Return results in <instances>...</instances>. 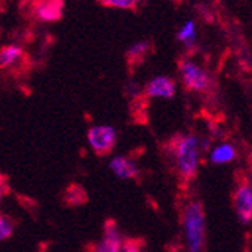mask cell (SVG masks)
<instances>
[{
	"mask_svg": "<svg viewBox=\"0 0 252 252\" xmlns=\"http://www.w3.org/2000/svg\"><path fill=\"white\" fill-rule=\"evenodd\" d=\"M178 178L185 183L195 180L199 168L201 142L195 134H175L169 141Z\"/></svg>",
	"mask_w": 252,
	"mask_h": 252,
	"instance_id": "obj_1",
	"label": "cell"
},
{
	"mask_svg": "<svg viewBox=\"0 0 252 252\" xmlns=\"http://www.w3.org/2000/svg\"><path fill=\"white\" fill-rule=\"evenodd\" d=\"M183 231L190 252H201L205 243V215L201 201H190L186 204L181 215Z\"/></svg>",
	"mask_w": 252,
	"mask_h": 252,
	"instance_id": "obj_2",
	"label": "cell"
},
{
	"mask_svg": "<svg viewBox=\"0 0 252 252\" xmlns=\"http://www.w3.org/2000/svg\"><path fill=\"white\" fill-rule=\"evenodd\" d=\"M178 71H180L183 86L188 91H193V93H209L213 85L210 74L189 59L180 61Z\"/></svg>",
	"mask_w": 252,
	"mask_h": 252,
	"instance_id": "obj_3",
	"label": "cell"
},
{
	"mask_svg": "<svg viewBox=\"0 0 252 252\" xmlns=\"http://www.w3.org/2000/svg\"><path fill=\"white\" fill-rule=\"evenodd\" d=\"M88 142L97 156H107L117 144V131L109 126H95L88 130Z\"/></svg>",
	"mask_w": 252,
	"mask_h": 252,
	"instance_id": "obj_4",
	"label": "cell"
},
{
	"mask_svg": "<svg viewBox=\"0 0 252 252\" xmlns=\"http://www.w3.org/2000/svg\"><path fill=\"white\" fill-rule=\"evenodd\" d=\"M233 202L242 223L248 225L252 218V188L248 177H242L239 180L233 195Z\"/></svg>",
	"mask_w": 252,
	"mask_h": 252,
	"instance_id": "obj_5",
	"label": "cell"
},
{
	"mask_svg": "<svg viewBox=\"0 0 252 252\" xmlns=\"http://www.w3.org/2000/svg\"><path fill=\"white\" fill-rule=\"evenodd\" d=\"M144 94L148 98H174L175 95V80L168 76L154 77L144 88Z\"/></svg>",
	"mask_w": 252,
	"mask_h": 252,
	"instance_id": "obj_6",
	"label": "cell"
},
{
	"mask_svg": "<svg viewBox=\"0 0 252 252\" xmlns=\"http://www.w3.org/2000/svg\"><path fill=\"white\" fill-rule=\"evenodd\" d=\"M33 12L41 21H58L62 18L63 2L61 0H50V2H35Z\"/></svg>",
	"mask_w": 252,
	"mask_h": 252,
	"instance_id": "obj_7",
	"label": "cell"
},
{
	"mask_svg": "<svg viewBox=\"0 0 252 252\" xmlns=\"http://www.w3.org/2000/svg\"><path fill=\"white\" fill-rule=\"evenodd\" d=\"M121 246L123 240L115 222H107L104 228V239L101 240V243H98L94 252H120Z\"/></svg>",
	"mask_w": 252,
	"mask_h": 252,
	"instance_id": "obj_8",
	"label": "cell"
},
{
	"mask_svg": "<svg viewBox=\"0 0 252 252\" xmlns=\"http://www.w3.org/2000/svg\"><path fill=\"white\" fill-rule=\"evenodd\" d=\"M110 169L115 172L117 177L123 178V180H134L139 177V168L137 165L130 160L128 157L124 156H117L112 158L110 162Z\"/></svg>",
	"mask_w": 252,
	"mask_h": 252,
	"instance_id": "obj_9",
	"label": "cell"
},
{
	"mask_svg": "<svg viewBox=\"0 0 252 252\" xmlns=\"http://www.w3.org/2000/svg\"><path fill=\"white\" fill-rule=\"evenodd\" d=\"M23 58H25V52L18 45H3L0 49V70H8V68L18 63Z\"/></svg>",
	"mask_w": 252,
	"mask_h": 252,
	"instance_id": "obj_10",
	"label": "cell"
},
{
	"mask_svg": "<svg viewBox=\"0 0 252 252\" xmlns=\"http://www.w3.org/2000/svg\"><path fill=\"white\" fill-rule=\"evenodd\" d=\"M236 157H237V151H236L234 145H231V144H222V145L216 147L210 154L212 163H216V165L230 163Z\"/></svg>",
	"mask_w": 252,
	"mask_h": 252,
	"instance_id": "obj_11",
	"label": "cell"
},
{
	"mask_svg": "<svg viewBox=\"0 0 252 252\" xmlns=\"http://www.w3.org/2000/svg\"><path fill=\"white\" fill-rule=\"evenodd\" d=\"M148 50H150V42H148V41L136 42V44L131 45V47H130V49L127 50V53H126L127 61H128L130 63H139V62L144 59V56L148 53Z\"/></svg>",
	"mask_w": 252,
	"mask_h": 252,
	"instance_id": "obj_12",
	"label": "cell"
},
{
	"mask_svg": "<svg viewBox=\"0 0 252 252\" xmlns=\"http://www.w3.org/2000/svg\"><path fill=\"white\" fill-rule=\"evenodd\" d=\"M88 195L85 192V189L79 185H71L65 190V202L70 204V205H79V204H83L86 201Z\"/></svg>",
	"mask_w": 252,
	"mask_h": 252,
	"instance_id": "obj_13",
	"label": "cell"
},
{
	"mask_svg": "<svg viewBox=\"0 0 252 252\" xmlns=\"http://www.w3.org/2000/svg\"><path fill=\"white\" fill-rule=\"evenodd\" d=\"M195 35H196V32H195V23L190 20V21H188L186 25L180 29V32L177 35V39L181 41L183 44H186V45H192L195 42Z\"/></svg>",
	"mask_w": 252,
	"mask_h": 252,
	"instance_id": "obj_14",
	"label": "cell"
},
{
	"mask_svg": "<svg viewBox=\"0 0 252 252\" xmlns=\"http://www.w3.org/2000/svg\"><path fill=\"white\" fill-rule=\"evenodd\" d=\"M101 6L104 8H117V9H126V11H136L139 2L136 0H101Z\"/></svg>",
	"mask_w": 252,
	"mask_h": 252,
	"instance_id": "obj_15",
	"label": "cell"
},
{
	"mask_svg": "<svg viewBox=\"0 0 252 252\" xmlns=\"http://www.w3.org/2000/svg\"><path fill=\"white\" fill-rule=\"evenodd\" d=\"M14 234V222L6 215L0 213V242L9 239Z\"/></svg>",
	"mask_w": 252,
	"mask_h": 252,
	"instance_id": "obj_16",
	"label": "cell"
}]
</instances>
